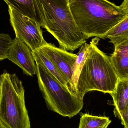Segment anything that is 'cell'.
<instances>
[{
  "label": "cell",
  "instance_id": "6da1fadb",
  "mask_svg": "<svg viewBox=\"0 0 128 128\" xmlns=\"http://www.w3.org/2000/svg\"><path fill=\"white\" fill-rule=\"evenodd\" d=\"M68 4L78 28L87 39H104L111 28L128 17V0L119 6L108 0H68Z\"/></svg>",
  "mask_w": 128,
  "mask_h": 128
},
{
  "label": "cell",
  "instance_id": "7a4b0ae2",
  "mask_svg": "<svg viewBox=\"0 0 128 128\" xmlns=\"http://www.w3.org/2000/svg\"><path fill=\"white\" fill-rule=\"evenodd\" d=\"M41 27L57 40L59 48L73 52L86 42L71 12L68 0H36Z\"/></svg>",
  "mask_w": 128,
  "mask_h": 128
},
{
  "label": "cell",
  "instance_id": "3957f363",
  "mask_svg": "<svg viewBox=\"0 0 128 128\" xmlns=\"http://www.w3.org/2000/svg\"><path fill=\"white\" fill-rule=\"evenodd\" d=\"M99 39L93 38L79 73L74 94L83 100L86 93L97 91L109 94L115 91L118 78L112 66L109 56L97 46Z\"/></svg>",
  "mask_w": 128,
  "mask_h": 128
},
{
  "label": "cell",
  "instance_id": "277c9868",
  "mask_svg": "<svg viewBox=\"0 0 128 128\" xmlns=\"http://www.w3.org/2000/svg\"><path fill=\"white\" fill-rule=\"evenodd\" d=\"M25 93L16 74L0 75V121L8 128H31Z\"/></svg>",
  "mask_w": 128,
  "mask_h": 128
},
{
  "label": "cell",
  "instance_id": "5b68a950",
  "mask_svg": "<svg viewBox=\"0 0 128 128\" xmlns=\"http://www.w3.org/2000/svg\"><path fill=\"white\" fill-rule=\"evenodd\" d=\"M36 64L38 86L48 109L71 118L82 109L83 100L59 82L43 66Z\"/></svg>",
  "mask_w": 128,
  "mask_h": 128
},
{
  "label": "cell",
  "instance_id": "8992f818",
  "mask_svg": "<svg viewBox=\"0 0 128 128\" xmlns=\"http://www.w3.org/2000/svg\"><path fill=\"white\" fill-rule=\"evenodd\" d=\"M11 24L16 37L26 44L32 51L40 48L47 42L44 40L39 23L34 20L8 6Z\"/></svg>",
  "mask_w": 128,
  "mask_h": 128
},
{
  "label": "cell",
  "instance_id": "52a82bcc",
  "mask_svg": "<svg viewBox=\"0 0 128 128\" xmlns=\"http://www.w3.org/2000/svg\"><path fill=\"white\" fill-rule=\"evenodd\" d=\"M53 62L68 81V87L71 84L74 68L77 54L58 48L52 44L47 42L40 48Z\"/></svg>",
  "mask_w": 128,
  "mask_h": 128
},
{
  "label": "cell",
  "instance_id": "ba28073f",
  "mask_svg": "<svg viewBox=\"0 0 128 128\" xmlns=\"http://www.w3.org/2000/svg\"><path fill=\"white\" fill-rule=\"evenodd\" d=\"M7 58L20 67L26 75L36 74V64L32 51L17 38L13 40Z\"/></svg>",
  "mask_w": 128,
  "mask_h": 128
},
{
  "label": "cell",
  "instance_id": "9c48e42d",
  "mask_svg": "<svg viewBox=\"0 0 128 128\" xmlns=\"http://www.w3.org/2000/svg\"><path fill=\"white\" fill-rule=\"evenodd\" d=\"M109 56L112 66L119 80L128 78V40L115 46Z\"/></svg>",
  "mask_w": 128,
  "mask_h": 128
},
{
  "label": "cell",
  "instance_id": "30bf717a",
  "mask_svg": "<svg viewBox=\"0 0 128 128\" xmlns=\"http://www.w3.org/2000/svg\"><path fill=\"white\" fill-rule=\"evenodd\" d=\"M8 6L37 21L41 27V17L36 0H4Z\"/></svg>",
  "mask_w": 128,
  "mask_h": 128
},
{
  "label": "cell",
  "instance_id": "8fae6325",
  "mask_svg": "<svg viewBox=\"0 0 128 128\" xmlns=\"http://www.w3.org/2000/svg\"><path fill=\"white\" fill-rule=\"evenodd\" d=\"M110 94L113 99L115 106L113 113L116 117L119 113L128 108V78L118 79L115 91Z\"/></svg>",
  "mask_w": 128,
  "mask_h": 128
},
{
  "label": "cell",
  "instance_id": "7c38bea8",
  "mask_svg": "<svg viewBox=\"0 0 128 128\" xmlns=\"http://www.w3.org/2000/svg\"><path fill=\"white\" fill-rule=\"evenodd\" d=\"M32 52L36 64H41L44 66L59 82L66 88L69 89L67 79L42 50L39 48L32 51Z\"/></svg>",
  "mask_w": 128,
  "mask_h": 128
},
{
  "label": "cell",
  "instance_id": "4fadbf2b",
  "mask_svg": "<svg viewBox=\"0 0 128 128\" xmlns=\"http://www.w3.org/2000/svg\"><path fill=\"white\" fill-rule=\"evenodd\" d=\"M108 38L110 42L117 46L128 40V17L122 20L107 33L104 39Z\"/></svg>",
  "mask_w": 128,
  "mask_h": 128
},
{
  "label": "cell",
  "instance_id": "5bb4252c",
  "mask_svg": "<svg viewBox=\"0 0 128 128\" xmlns=\"http://www.w3.org/2000/svg\"><path fill=\"white\" fill-rule=\"evenodd\" d=\"M111 122L109 117L84 114L81 115L79 128H103Z\"/></svg>",
  "mask_w": 128,
  "mask_h": 128
},
{
  "label": "cell",
  "instance_id": "9a60e30c",
  "mask_svg": "<svg viewBox=\"0 0 128 128\" xmlns=\"http://www.w3.org/2000/svg\"><path fill=\"white\" fill-rule=\"evenodd\" d=\"M89 46V44H88L86 42L83 44L81 46L79 52L77 54V58L74 68L71 84L69 87V89L74 94H75L74 92L75 90V86H76L77 80L78 78L79 73L80 71L82 66L83 64L86 57V55L88 53Z\"/></svg>",
  "mask_w": 128,
  "mask_h": 128
},
{
  "label": "cell",
  "instance_id": "2e32d148",
  "mask_svg": "<svg viewBox=\"0 0 128 128\" xmlns=\"http://www.w3.org/2000/svg\"><path fill=\"white\" fill-rule=\"evenodd\" d=\"M13 42V40L9 34H0V61L8 58Z\"/></svg>",
  "mask_w": 128,
  "mask_h": 128
},
{
  "label": "cell",
  "instance_id": "e0dca14e",
  "mask_svg": "<svg viewBox=\"0 0 128 128\" xmlns=\"http://www.w3.org/2000/svg\"><path fill=\"white\" fill-rule=\"evenodd\" d=\"M116 117L121 121V124L124 128H128V108L122 112L119 113Z\"/></svg>",
  "mask_w": 128,
  "mask_h": 128
},
{
  "label": "cell",
  "instance_id": "ac0fdd59",
  "mask_svg": "<svg viewBox=\"0 0 128 128\" xmlns=\"http://www.w3.org/2000/svg\"><path fill=\"white\" fill-rule=\"evenodd\" d=\"M0 128H8L0 121Z\"/></svg>",
  "mask_w": 128,
  "mask_h": 128
},
{
  "label": "cell",
  "instance_id": "d6986e66",
  "mask_svg": "<svg viewBox=\"0 0 128 128\" xmlns=\"http://www.w3.org/2000/svg\"><path fill=\"white\" fill-rule=\"evenodd\" d=\"M108 125H107L106 126H105V127H104V128H107V127H108Z\"/></svg>",
  "mask_w": 128,
  "mask_h": 128
}]
</instances>
